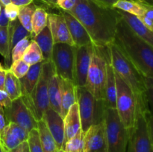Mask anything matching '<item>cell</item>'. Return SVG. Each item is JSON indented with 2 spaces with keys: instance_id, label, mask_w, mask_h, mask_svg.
Instances as JSON below:
<instances>
[{
  "instance_id": "4316f807",
  "label": "cell",
  "mask_w": 153,
  "mask_h": 152,
  "mask_svg": "<svg viewBox=\"0 0 153 152\" xmlns=\"http://www.w3.org/2000/svg\"><path fill=\"white\" fill-rule=\"evenodd\" d=\"M48 13L44 8L37 7L31 19V38H34L47 25Z\"/></svg>"
},
{
  "instance_id": "4fadbf2b",
  "label": "cell",
  "mask_w": 153,
  "mask_h": 152,
  "mask_svg": "<svg viewBox=\"0 0 153 152\" xmlns=\"http://www.w3.org/2000/svg\"><path fill=\"white\" fill-rule=\"evenodd\" d=\"M48 130L53 137L58 151L64 150V119L59 113L49 107L42 118Z\"/></svg>"
},
{
  "instance_id": "ba28073f",
  "label": "cell",
  "mask_w": 153,
  "mask_h": 152,
  "mask_svg": "<svg viewBox=\"0 0 153 152\" xmlns=\"http://www.w3.org/2000/svg\"><path fill=\"white\" fill-rule=\"evenodd\" d=\"M116 80V109L121 122L126 128L130 129L134 124L136 116V101L128 85L115 72Z\"/></svg>"
},
{
  "instance_id": "6da1fadb",
  "label": "cell",
  "mask_w": 153,
  "mask_h": 152,
  "mask_svg": "<svg viewBox=\"0 0 153 152\" xmlns=\"http://www.w3.org/2000/svg\"><path fill=\"white\" fill-rule=\"evenodd\" d=\"M68 12L85 27L94 45L105 47L113 43L121 18L116 8L103 5L96 0H76Z\"/></svg>"
},
{
  "instance_id": "816d5d0a",
  "label": "cell",
  "mask_w": 153,
  "mask_h": 152,
  "mask_svg": "<svg viewBox=\"0 0 153 152\" xmlns=\"http://www.w3.org/2000/svg\"><path fill=\"white\" fill-rule=\"evenodd\" d=\"M134 1H140V2H142V3H146L144 1H143V0H134ZM146 4H147V3H146Z\"/></svg>"
},
{
  "instance_id": "7402d4cb",
  "label": "cell",
  "mask_w": 153,
  "mask_h": 152,
  "mask_svg": "<svg viewBox=\"0 0 153 152\" xmlns=\"http://www.w3.org/2000/svg\"><path fill=\"white\" fill-rule=\"evenodd\" d=\"M33 40L36 42L41 50L43 61H51L54 41L48 25H46L37 36H35Z\"/></svg>"
},
{
  "instance_id": "f907efd6",
  "label": "cell",
  "mask_w": 153,
  "mask_h": 152,
  "mask_svg": "<svg viewBox=\"0 0 153 152\" xmlns=\"http://www.w3.org/2000/svg\"><path fill=\"white\" fill-rule=\"evenodd\" d=\"M0 152H6L5 150L4 149V148H3L2 145H1V142H0Z\"/></svg>"
},
{
  "instance_id": "5b68a950",
  "label": "cell",
  "mask_w": 153,
  "mask_h": 152,
  "mask_svg": "<svg viewBox=\"0 0 153 152\" xmlns=\"http://www.w3.org/2000/svg\"><path fill=\"white\" fill-rule=\"evenodd\" d=\"M54 72L52 61H43L40 77L33 91L28 96H22L24 103L37 121L42 119L43 113L49 107L48 84Z\"/></svg>"
},
{
  "instance_id": "ee69618b",
  "label": "cell",
  "mask_w": 153,
  "mask_h": 152,
  "mask_svg": "<svg viewBox=\"0 0 153 152\" xmlns=\"http://www.w3.org/2000/svg\"><path fill=\"white\" fill-rule=\"evenodd\" d=\"M32 2L33 0H10V3L19 7L28 5Z\"/></svg>"
},
{
  "instance_id": "d6986e66",
  "label": "cell",
  "mask_w": 153,
  "mask_h": 152,
  "mask_svg": "<svg viewBox=\"0 0 153 152\" xmlns=\"http://www.w3.org/2000/svg\"><path fill=\"white\" fill-rule=\"evenodd\" d=\"M64 148L66 142L73 138L81 129V121L79 116V106L77 102L72 105L67 115L64 118Z\"/></svg>"
},
{
  "instance_id": "3957f363",
  "label": "cell",
  "mask_w": 153,
  "mask_h": 152,
  "mask_svg": "<svg viewBox=\"0 0 153 152\" xmlns=\"http://www.w3.org/2000/svg\"><path fill=\"white\" fill-rule=\"evenodd\" d=\"M108 48L114 70L128 85L136 98L149 97L152 86V77H144L113 43Z\"/></svg>"
},
{
  "instance_id": "f5cc1de1",
  "label": "cell",
  "mask_w": 153,
  "mask_h": 152,
  "mask_svg": "<svg viewBox=\"0 0 153 152\" xmlns=\"http://www.w3.org/2000/svg\"><path fill=\"white\" fill-rule=\"evenodd\" d=\"M2 7H3V5H2V4H1V3H0V12H1V8H2Z\"/></svg>"
},
{
  "instance_id": "5bb4252c",
  "label": "cell",
  "mask_w": 153,
  "mask_h": 152,
  "mask_svg": "<svg viewBox=\"0 0 153 152\" xmlns=\"http://www.w3.org/2000/svg\"><path fill=\"white\" fill-rule=\"evenodd\" d=\"M47 25L52 34L54 43H63L75 46L65 19L61 13H48Z\"/></svg>"
},
{
  "instance_id": "8fae6325",
  "label": "cell",
  "mask_w": 153,
  "mask_h": 152,
  "mask_svg": "<svg viewBox=\"0 0 153 152\" xmlns=\"http://www.w3.org/2000/svg\"><path fill=\"white\" fill-rule=\"evenodd\" d=\"M93 43L76 47L74 63V82L76 86H85L91 63Z\"/></svg>"
},
{
  "instance_id": "1f68e13d",
  "label": "cell",
  "mask_w": 153,
  "mask_h": 152,
  "mask_svg": "<svg viewBox=\"0 0 153 152\" xmlns=\"http://www.w3.org/2000/svg\"><path fill=\"white\" fill-rule=\"evenodd\" d=\"M64 151L65 152H84V133L82 129L66 142Z\"/></svg>"
},
{
  "instance_id": "b9f144b4",
  "label": "cell",
  "mask_w": 153,
  "mask_h": 152,
  "mask_svg": "<svg viewBox=\"0 0 153 152\" xmlns=\"http://www.w3.org/2000/svg\"><path fill=\"white\" fill-rule=\"evenodd\" d=\"M7 152H29V148H28V142H22V143L16 146L14 148L8 151Z\"/></svg>"
},
{
  "instance_id": "52a82bcc",
  "label": "cell",
  "mask_w": 153,
  "mask_h": 152,
  "mask_svg": "<svg viewBox=\"0 0 153 152\" xmlns=\"http://www.w3.org/2000/svg\"><path fill=\"white\" fill-rule=\"evenodd\" d=\"M104 126L108 152H126L129 129L122 123L116 108H105Z\"/></svg>"
},
{
  "instance_id": "ab89813d",
  "label": "cell",
  "mask_w": 153,
  "mask_h": 152,
  "mask_svg": "<svg viewBox=\"0 0 153 152\" xmlns=\"http://www.w3.org/2000/svg\"><path fill=\"white\" fill-rule=\"evenodd\" d=\"M76 0H57L56 6L65 11H70L76 4Z\"/></svg>"
},
{
  "instance_id": "e0dca14e",
  "label": "cell",
  "mask_w": 153,
  "mask_h": 152,
  "mask_svg": "<svg viewBox=\"0 0 153 152\" xmlns=\"http://www.w3.org/2000/svg\"><path fill=\"white\" fill-rule=\"evenodd\" d=\"M61 78V77H60ZM61 116L64 119L72 105L77 102L76 85L73 80L61 78Z\"/></svg>"
},
{
  "instance_id": "7bdbcfd3",
  "label": "cell",
  "mask_w": 153,
  "mask_h": 152,
  "mask_svg": "<svg viewBox=\"0 0 153 152\" xmlns=\"http://www.w3.org/2000/svg\"><path fill=\"white\" fill-rule=\"evenodd\" d=\"M7 71V69L4 68L0 69V90L4 91V82H5Z\"/></svg>"
},
{
  "instance_id": "74e56055",
  "label": "cell",
  "mask_w": 153,
  "mask_h": 152,
  "mask_svg": "<svg viewBox=\"0 0 153 152\" xmlns=\"http://www.w3.org/2000/svg\"><path fill=\"white\" fill-rule=\"evenodd\" d=\"M12 101L5 91L0 90V113L4 115V112L10 107Z\"/></svg>"
},
{
  "instance_id": "2e32d148",
  "label": "cell",
  "mask_w": 153,
  "mask_h": 152,
  "mask_svg": "<svg viewBox=\"0 0 153 152\" xmlns=\"http://www.w3.org/2000/svg\"><path fill=\"white\" fill-rule=\"evenodd\" d=\"M121 18L129 27L130 29L138 37L143 39L148 44L153 46V31L148 29L143 22H141L138 16L131 14L129 13L123 11V10L117 9Z\"/></svg>"
},
{
  "instance_id": "9a60e30c",
  "label": "cell",
  "mask_w": 153,
  "mask_h": 152,
  "mask_svg": "<svg viewBox=\"0 0 153 152\" xmlns=\"http://www.w3.org/2000/svg\"><path fill=\"white\" fill-rule=\"evenodd\" d=\"M61 14L65 19L67 28L76 47H80L93 43L92 40L85 27L74 16L65 10H62Z\"/></svg>"
},
{
  "instance_id": "d4e9b609",
  "label": "cell",
  "mask_w": 153,
  "mask_h": 152,
  "mask_svg": "<svg viewBox=\"0 0 153 152\" xmlns=\"http://www.w3.org/2000/svg\"><path fill=\"white\" fill-rule=\"evenodd\" d=\"M37 130L41 141L43 152H58L55 140L43 119L37 121Z\"/></svg>"
},
{
  "instance_id": "484cf974",
  "label": "cell",
  "mask_w": 153,
  "mask_h": 152,
  "mask_svg": "<svg viewBox=\"0 0 153 152\" xmlns=\"http://www.w3.org/2000/svg\"><path fill=\"white\" fill-rule=\"evenodd\" d=\"M4 91L12 101L22 97L19 79L7 69L4 82Z\"/></svg>"
},
{
  "instance_id": "c3c4849f",
  "label": "cell",
  "mask_w": 153,
  "mask_h": 152,
  "mask_svg": "<svg viewBox=\"0 0 153 152\" xmlns=\"http://www.w3.org/2000/svg\"><path fill=\"white\" fill-rule=\"evenodd\" d=\"M0 3H1L3 6H6L7 4H10V0H0Z\"/></svg>"
},
{
  "instance_id": "8992f818",
  "label": "cell",
  "mask_w": 153,
  "mask_h": 152,
  "mask_svg": "<svg viewBox=\"0 0 153 152\" xmlns=\"http://www.w3.org/2000/svg\"><path fill=\"white\" fill-rule=\"evenodd\" d=\"M76 98L79 106L81 129L85 133L92 125H98L104 119V101L97 100L85 86H76Z\"/></svg>"
},
{
  "instance_id": "d6a6232c",
  "label": "cell",
  "mask_w": 153,
  "mask_h": 152,
  "mask_svg": "<svg viewBox=\"0 0 153 152\" xmlns=\"http://www.w3.org/2000/svg\"><path fill=\"white\" fill-rule=\"evenodd\" d=\"M31 40H32L31 37H26L15 45L11 50V63L18 60L22 59L25 50L31 43Z\"/></svg>"
},
{
  "instance_id": "277c9868",
  "label": "cell",
  "mask_w": 153,
  "mask_h": 152,
  "mask_svg": "<svg viewBox=\"0 0 153 152\" xmlns=\"http://www.w3.org/2000/svg\"><path fill=\"white\" fill-rule=\"evenodd\" d=\"M108 48L100 47L93 43L91 63L85 87L97 100L104 101L106 80V65Z\"/></svg>"
},
{
  "instance_id": "f1b7e54d",
  "label": "cell",
  "mask_w": 153,
  "mask_h": 152,
  "mask_svg": "<svg viewBox=\"0 0 153 152\" xmlns=\"http://www.w3.org/2000/svg\"><path fill=\"white\" fill-rule=\"evenodd\" d=\"M22 59L30 66L34 65V64L43 61L41 50L34 40H31V43L25 50Z\"/></svg>"
},
{
  "instance_id": "ac0fdd59",
  "label": "cell",
  "mask_w": 153,
  "mask_h": 152,
  "mask_svg": "<svg viewBox=\"0 0 153 152\" xmlns=\"http://www.w3.org/2000/svg\"><path fill=\"white\" fill-rule=\"evenodd\" d=\"M104 104L106 108H116V80H115L114 70L111 63L109 50L107 58V65H106Z\"/></svg>"
},
{
  "instance_id": "d590c367",
  "label": "cell",
  "mask_w": 153,
  "mask_h": 152,
  "mask_svg": "<svg viewBox=\"0 0 153 152\" xmlns=\"http://www.w3.org/2000/svg\"><path fill=\"white\" fill-rule=\"evenodd\" d=\"M7 125L9 127V129L11 131L12 134L16 137V138L22 142L27 141L28 137V133L26 130L22 128L19 125H16L15 123H12V122H8Z\"/></svg>"
},
{
  "instance_id": "836d02e7",
  "label": "cell",
  "mask_w": 153,
  "mask_h": 152,
  "mask_svg": "<svg viewBox=\"0 0 153 152\" xmlns=\"http://www.w3.org/2000/svg\"><path fill=\"white\" fill-rule=\"evenodd\" d=\"M27 142L29 148V152H43L41 141L37 128L29 131Z\"/></svg>"
},
{
  "instance_id": "30bf717a",
  "label": "cell",
  "mask_w": 153,
  "mask_h": 152,
  "mask_svg": "<svg viewBox=\"0 0 153 152\" xmlns=\"http://www.w3.org/2000/svg\"><path fill=\"white\" fill-rule=\"evenodd\" d=\"M7 124L12 122L19 125L28 132L37 128V121L24 103L22 97L12 101L10 107L4 112Z\"/></svg>"
},
{
  "instance_id": "681fc988",
  "label": "cell",
  "mask_w": 153,
  "mask_h": 152,
  "mask_svg": "<svg viewBox=\"0 0 153 152\" xmlns=\"http://www.w3.org/2000/svg\"><path fill=\"white\" fill-rule=\"evenodd\" d=\"M143 1H144L146 3H147V4L153 6V0H143Z\"/></svg>"
},
{
  "instance_id": "bcb514c9",
  "label": "cell",
  "mask_w": 153,
  "mask_h": 152,
  "mask_svg": "<svg viewBox=\"0 0 153 152\" xmlns=\"http://www.w3.org/2000/svg\"><path fill=\"white\" fill-rule=\"evenodd\" d=\"M6 125H7V122H6L5 118H4V115L0 113V135L2 134Z\"/></svg>"
},
{
  "instance_id": "9f6ffc18",
  "label": "cell",
  "mask_w": 153,
  "mask_h": 152,
  "mask_svg": "<svg viewBox=\"0 0 153 152\" xmlns=\"http://www.w3.org/2000/svg\"><path fill=\"white\" fill-rule=\"evenodd\" d=\"M58 152H61V150H60V151H58Z\"/></svg>"
},
{
  "instance_id": "83f0119b",
  "label": "cell",
  "mask_w": 153,
  "mask_h": 152,
  "mask_svg": "<svg viewBox=\"0 0 153 152\" xmlns=\"http://www.w3.org/2000/svg\"><path fill=\"white\" fill-rule=\"evenodd\" d=\"M0 55L4 57L5 69H8L11 65V51L9 45L7 27L0 28Z\"/></svg>"
},
{
  "instance_id": "cb8c5ba5",
  "label": "cell",
  "mask_w": 153,
  "mask_h": 152,
  "mask_svg": "<svg viewBox=\"0 0 153 152\" xmlns=\"http://www.w3.org/2000/svg\"><path fill=\"white\" fill-rule=\"evenodd\" d=\"M149 6L152 5L134 1V0H117L113 5V7L123 10L137 16H140L143 15V13Z\"/></svg>"
},
{
  "instance_id": "7a4b0ae2",
  "label": "cell",
  "mask_w": 153,
  "mask_h": 152,
  "mask_svg": "<svg viewBox=\"0 0 153 152\" xmlns=\"http://www.w3.org/2000/svg\"><path fill=\"white\" fill-rule=\"evenodd\" d=\"M113 43L146 77L153 76V46L134 34L120 18Z\"/></svg>"
},
{
  "instance_id": "8d00e7d4",
  "label": "cell",
  "mask_w": 153,
  "mask_h": 152,
  "mask_svg": "<svg viewBox=\"0 0 153 152\" xmlns=\"http://www.w3.org/2000/svg\"><path fill=\"white\" fill-rule=\"evenodd\" d=\"M138 18L148 29L153 31V6H149L143 15Z\"/></svg>"
},
{
  "instance_id": "44dd1931",
  "label": "cell",
  "mask_w": 153,
  "mask_h": 152,
  "mask_svg": "<svg viewBox=\"0 0 153 152\" xmlns=\"http://www.w3.org/2000/svg\"><path fill=\"white\" fill-rule=\"evenodd\" d=\"M59 76L55 71L51 76L48 84V96H49V107L61 115V84Z\"/></svg>"
},
{
  "instance_id": "f35d334b",
  "label": "cell",
  "mask_w": 153,
  "mask_h": 152,
  "mask_svg": "<svg viewBox=\"0 0 153 152\" xmlns=\"http://www.w3.org/2000/svg\"><path fill=\"white\" fill-rule=\"evenodd\" d=\"M19 7L14 5L12 3H10V4L4 6L5 13L10 21H13L17 19L18 14H19Z\"/></svg>"
},
{
  "instance_id": "f546056e",
  "label": "cell",
  "mask_w": 153,
  "mask_h": 152,
  "mask_svg": "<svg viewBox=\"0 0 153 152\" xmlns=\"http://www.w3.org/2000/svg\"><path fill=\"white\" fill-rule=\"evenodd\" d=\"M37 6L34 3L28 4V5L23 6L19 7V14H18V19L22 24V26L28 31L31 33V19L32 16L35 11Z\"/></svg>"
},
{
  "instance_id": "db71d44e",
  "label": "cell",
  "mask_w": 153,
  "mask_h": 152,
  "mask_svg": "<svg viewBox=\"0 0 153 152\" xmlns=\"http://www.w3.org/2000/svg\"><path fill=\"white\" fill-rule=\"evenodd\" d=\"M4 69V67H3L1 65V63H0V69Z\"/></svg>"
},
{
  "instance_id": "7c38bea8",
  "label": "cell",
  "mask_w": 153,
  "mask_h": 152,
  "mask_svg": "<svg viewBox=\"0 0 153 152\" xmlns=\"http://www.w3.org/2000/svg\"><path fill=\"white\" fill-rule=\"evenodd\" d=\"M84 152H108L104 119L84 133Z\"/></svg>"
},
{
  "instance_id": "7dc6e473",
  "label": "cell",
  "mask_w": 153,
  "mask_h": 152,
  "mask_svg": "<svg viewBox=\"0 0 153 152\" xmlns=\"http://www.w3.org/2000/svg\"><path fill=\"white\" fill-rule=\"evenodd\" d=\"M43 2L46 3L48 5L51 6V7H57L56 6V1L57 0H42Z\"/></svg>"
},
{
  "instance_id": "f6af8a7d",
  "label": "cell",
  "mask_w": 153,
  "mask_h": 152,
  "mask_svg": "<svg viewBox=\"0 0 153 152\" xmlns=\"http://www.w3.org/2000/svg\"><path fill=\"white\" fill-rule=\"evenodd\" d=\"M96 1H98L99 3H100V4H103L105 6L113 7V5L116 3V1L117 0H96Z\"/></svg>"
},
{
  "instance_id": "4dcf8cb0",
  "label": "cell",
  "mask_w": 153,
  "mask_h": 152,
  "mask_svg": "<svg viewBox=\"0 0 153 152\" xmlns=\"http://www.w3.org/2000/svg\"><path fill=\"white\" fill-rule=\"evenodd\" d=\"M0 142L6 152L14 148L20 143H22L16 138V136L12 134V132L9 129L7 124L4 128L2 134L0 135Z\"/></svg>"
},
{
  "instance_id": "ffe728a7",
  "label": "cell",
  "mask_w": 153,
  "mask_h": 152,
  "mask_svg": "<svg viewBox=\"0 0 153 152\" xmlns=\"http://www.w3.org/2000/svg\"><path fill=\"white\" fill-rule=\"evenodd\" d=\"M43 61L30 66L28 72L23 77L19 78L22 96H28L33 91L40 77Z\"/></svg>"
},
{
  "instance_id": "6f0895ef",
  "label": "cell",
  "mask_w": 153,
  "mask_h": 152,
  "mask_svg": "<svg viewBox=\"0 0 153 152\" xmlns=\"http://www.w3.org/2000/svg\"><path fill=\"white\" fill-rule=\"evenodd\" d=\"M151 152H153V150H152V151H151Z\"/></svg>"
},
{
  "instance_id": "9c48e42d",
  "label": "cell",
  "mask_w": 153,
  "mask_h": 152,
  "mask_svg": "<svg viewBox=\"0 0 153 152\" xmlns=\"http://www.w3.org/2000/svg\"><path fill=\"white\" fill-rule=\"evenodd\" d=\"M76 47L67 43H54L51 61L61 78L74 81V63Z\"/></svg>"
},
{
  "instance_id": "603a6c76",
  "label": "cell",
  "mask_w": 153,
  "mask_h": 152,
  "mask_svg": "<svg viewBox=\"0 0 153 152\" xmlns=\"http://www.w3.org/2000/svg\"><path fill=\"white\" fill-rule=\"evenodd\" d=\"M7 30H8L9 45H10V51L18 42L26 37H31V33L28 32L22 26L18 18L13 21H10L7 26Z\"/></svg>"
},
{
  "instance_id": "11a10c76",
  "label": "cell",
  "mask_w": 153,
  "mask_h": 152,
  "mask_svg": "<svg viewBox=\"0 0 153 152\" xmlns=\"http://www.w3.org/2000/svg\"><path fill=\"white\" fill-rule=\"evenodd\" d=\"M61 152H65L64 150H61Z\"/></svg>"
},
{
  "instance_id": "e575fe53",
  "label": "cell",
  "mask_w": 153,
  "mask_h": 152,
  "mask_svg": "<svg viewBox=\"0 0 153 152\" xmlns=\"http://www.w3.org/2000/svg\"><path fill=\"white\" fill-rule=\"evenodd\" d=\"M30 68V65H28L27 63L22 59H19L15 62L12 63L10 68L8 69L10 72L13 73L17 78H21L23 77Z\"/></svg>"
},
{
  "instance_id": "60d3db41",
  "label": "cell",
  "mask_w": 153,
  "mask_h": 152,
  "mask_svg": "<svg viewBox=\"0 0 153 152\" xmlns=\"http://www.w3.org/2000/svg\"><path fill=\"white\" fill-rule=\"evenodd\" d=\"M9 22H10V20L5 13L4 6H3L0 12V28H6L8 26Z\"/></svg>"
}]
</instances>
